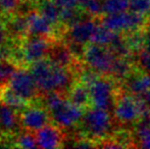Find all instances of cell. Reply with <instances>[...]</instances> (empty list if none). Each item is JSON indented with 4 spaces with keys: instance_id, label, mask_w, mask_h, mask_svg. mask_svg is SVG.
<instances>
[{
    "instance_id": "obj_32",
    "label": "cell",
    "mask_w": 150,
    "mask_h": 149,
    "mask_svg": "<svg viewBox=\"0 0 150 149\" xmlns=\"http://www.w3.org/2000/svg\"><path fill=\"white\" fill-rule=\"evenodd\" d=\"M145 49H147L150 52V29L147 27L146 31V38H145Z\"/></svg>"
},
{
    "instance_id": "obj_35",
    "label": "cell",
    "mask_w": 150,
    "mask_h": 149,
    "mask_svg": "<svg viewBox=\"0 0 150 149\" xmlns=\"http://www.w3.org/2000/svg\"><path fill=\"white\" fill-rule=\"evenodd\" d=\"M30 1L34 2V3H39V2H41L42 0H30Z\"/></svg>"
},
{
    "instance_id": "obj_6",
    "label": "cell",
    "mask_w": 150,
    "mask_h": 149,
    "mask_svg": "<svg viewBox=\"0 0 150 149\" xmlns=\"http://www.w3.org/2000/svg\"><path fill=\"white\" fill-rule=\"evenodd\" d=\"M148 16L137 13L132 10L122 11L117 13L103 14L99 22L106 28L117 33H127L130 31L139 30L147 28L148 26Z\"/></svg>"
},
{
    "instance_id": "obj_20",
    "label": "cell",
    "mask_w": 150,
    "mask_h": 149,
    "mask_svg": "<svg viewBox=\"0 0 150 149\" xmlns=\"http://www.w3.org/2000/svg\"><path fill=\"white\" fill-rule=\"evenodd\" d=\"M38 5V11L46 18L50 23L56 27L60 26V18L62 8L55 3L53 0H42Z\"/></svg>"
},
{
    "instance_id": "obj_26",
    "label": "cell",
    "mask_w": 150,
    "mask_h": 149,
    "mask_svg": "<svg viewBox=\"0 0 150 149\" xmlns=\"http://www.w3.org/2000/svg\"><path fill=\"white\" fill-rule=\"evenodd\" d=\"M35 132L25 130L24 132H20L14 140V146L22 148H35L38 147L37 139H36Z\"/></svg>"
},
{
    "instance_id": "obj_34",
    "label": "cell",
    "mask_w": 150,
    "mask_h": 149,
    "mask_svg": "<svg viewBox=\"0 0 150 149\" xmlns=\"http://www.w3.org/2000/svg\"><path fill=\"white\" fill-rule=\"evenodd\" d=\"M4 136V133H3V130L1 128V125H0V139H2V137Z\"/></svg>"
},
{
    "instance_id": "obj_7",
    "label": "cell",
    "mask_w": 150,
    "mask_h": 149,
    "mask_svg": "<svg viewBox=\"0 0 150 149\" xmlns=\"http://www.w3.org/2000/svg\"><path fill=\"white\" fill-rule=\"evenodd\" d=\"M117 55L108 46L90 42L86 45L83 60L90 68L103 76H109Z\"/></svg>"
},
{
    "instance_id": "obj_4",
    "label": "cell",
    "mask_w": 150,
    "mask_h": 149,
    "mask_svg": "<svg viewBox=\"0 0 150 149\" xmlns=\"http://www.w3.org/2000/svg\"><path fill=\"white\" fill-rule=\"evenodd\" d=\"M112 114L120 127L134 129L142 115L139 105V96L131 94L120 85L115 96Z\"/></svg>"
},
{
    "instance_id": "obj_22",
    "label": "cell",
    "mask_w": 150,
    "mask_h": 149,
    "mask_svg": "<svg viewBox=\"0 0 150 149\" xmlns=\"http://www.w3.org/2000/svg\"><path fill=\"white\" fill-rule=\"evenodd\" d=\"M146 31L147 28H144V29H139V30L130 31V32H127V33H122L127 43L130 46L132 51L134 52V54L145 47Z\"/></svg>"
},
{
    "instance_id": "obj_23",
    "label": "cell",
    "mask_w": 150,
    "mask_h": 149,
    "mask_svg": "<svg viewBox=\"0 0 150 149\" xmlns=\"http://www.w3.org/2000/svg\"><path fill=\"white\" fill-rule=\"evenodd\" d=\"M119 34L120 33L115 32V31L106 28L105 26H103V25H101L99 23V25L97 26L96 30L94 32L91 42L100 44V45L109 46L113 42V40L119 36Z\"/></svg>"
},
{
    "instance_id": "obj_2",
    "label": "cell",
    "mask_w": 150,
    "mask_h": 149,
    "mask_svg": "<svg viewBox=\"0 0 150 149\" xmlns=\"http://www.w3.org/2000/svg\"><path fill=\"white\" fill-rule=\"evenodd\" d=\"M120 128L112 112L102 108L91 106L85 110L83 119L78 129L85 137L99 144L109 138L115 130Z\"/></svg>"
},
{
    "instance_id": "obj_13",
    "label": "cell",
    "mask_w": 150,
    "mask_h": 149,
    "mask_svg": "<svg viewBox=\"0 0 150 149\" xmlns=\"http://www.w3.org/2000/svg\"><path fill=\"white\" fill-rule=\"evenodd\" d=\"M27 18L29 23V35L59 39L58 27L54 26L47 18H44L38 9L32 10Z\"/></svg>"
},
{
    "instance_id": "obj_18",
    "label": "cell",
    "mask_w": 150,
    "mask_h": 149,
    "mask_svg": "<svg viewBox=\"0 0 150 149\" xmlns=\"http://www.w3.org/2000/svg\"><path fill=\"white\" fill-rule=\"evenodd\" d=\"M137 68L134 57H120L117 56L111 68L110 77L113 78L117 83L122 84L126 81L129 77Z\"/></svg>"
},
{
    "instance_id": "obj_14",
    "label": "cell",
    "mask_w": 150,
    "mask_h": 149,
    "mask_svg": "<svg viewBox=\"0 0 150 149\" xmlns=\"http://www.w3.org/2000/svg\"><path fill=\"white\" fill-rule=\"evenodd\" d=\"M35 135L38 147L40 148H58L64 146V134L62 129L57 125L48 124L35 132Z\"/></svg>"
},
{
    "instance_id": "obj_24",
    "label": "cell",
    "mask_w": 150,
    "mask_h": 149,
    "mask_svg": "<svg viewBox=\"0 0 150 149\" xmlns=\"http://www.w3.org/2000/svg\"><path fill=\"white\" fill-rule=\"evenodd\" d=\"M21 68L16 61L7 58H0V88L8 85L16 71Z\"/></svg>"
},
{
    "instance_id": "obj_28",
    "label": "cell",
    "mask_w": 150,
    "mask_h": 149,
    "mask_svg": "<svg viewBox=\"0 0 150 149\" xmlns=\"http://www.w3.org/2000/svg\"><path fill=\"white\" fill-rule=\"evenodd\" d=\"M134 59L140 70L150 75V52L148 50L145 48L139 50L137 53H135Z\"/></svg>"
},
{
    "instance_id": "obj_36",
    "label": "cell",
    "mask_w": 150,
    "mask_h": 149,
    "mask_svg": "<svg viewBox=\"0 0 150 149\" xmlns=\"http://www.w3.org/2000/svg\"><path fill=\"white\" fill-rule=\"evenodd\" d=\"M148 28L150 29V16H149V20H148Z\"/></svg>"
},
{
    "instance_id": "obj_16",
    "label": "cell",
    "mask_w": 150,
    "mask_h": 149,
    "mask_svg": "<svg viewBox=\"0 0 150 149\" xmlns=\"http://www.w3.org/2000/svg\"><path fill=\"white\" fill-rule=\"evenodd\" d=\"M122 86L133 95L141 96L150 90V75L143 72L137 66L136 70L122 83Z\"/></svg>"
},
{
    "instance_id": "obj_11",
    "label": "cell",
    "mask_w": 150,
    "mask_h": 149,
    "mask_svg": "<svg viewBox=\"0 0 150 149\" xmlns=\"http://www.w3.org/2000/svg\"><path fill=\"white\" fill-rule=\"evenodd\" d=\"M20 119L22 128L32 132H37L52 121L49 110L42 106L25 107L20 112Z\"/></svg>"
},
{
    "instance_id": "obj_33",
    "label": "cell",
    "mask_w": 150,
    "mask_h": 149,
    "mask_svg": "<svg viewBox=\"0 0 150 149\" xmlns=\"http://www.w3.org/2000/svg\"><path fill=\"white\" fill-rule=\"evenodd\" d=\"M141 97L144 99V101L147 103V105L150 107V90H148L147 92H145L143 95H141Z\"/></svg>"
},
{
    "instance_id": "obj_19",
    "label": "cell",
    "mask_w": 150,
    "mask_h": 149,
    "mask_svg": "<svg viewBox=\"0 0 150 149\" xmlns=\"http://www.w3.org/2000/svg\"><path fill=\"white\" fill-rule=\"evenodd\" d=\"M67 98L74 104L85 110L93 106L92 101H91L89 87L79 81H76L73 87L71 88L69 94H67Z\"/></svg>"
},
{
    "instance_id": "obj_8",
    "label": "cell",
    "mask_w": 150,
    "mask_h": 149,
    "mask_svg": "<svg viewBox=\"0 0 150 149\" xmlns=\"http://www.w3.org/2000/svg\"><path fill=\"white\" fill-rule=\"evenodd\" d=\"M54 39L42 36L29 35L21 43L23 61L24 64H31L46 58L48 55L50 45Z\"/></svg>"
},
{
    "instance_id": "obj_15",
    "label": "cell",
    "mask_w": 150,
    "mask_h": 149,
    "mask_svg": "<svg viewBox=\"0 0 150 149\" xmlns=\"http://www.w3.org/2000/svg\"><path fill=\"white\" fill-rule=\"evenodd\" d=\"M10 40L22 42L29 36V23L27 16L16 13L2 20Z\"/></svg>"
},
{
    "instance_id": "obj_3",
    "label": "cell",
    "mask_w": 150,
    "mask_h": 149,
    "mask_svg": "<svg viewBox=\"0 0 150 149\" xmlns=\"http://www.w3.org/2000/svg\"><path fill=\"white\" fill-rule=\"evenodd\" d=\"M46 108L51 119L61 129L69 130L78 127L83 119L85 109L74 104L67 96L58 92H50L44 95Z\"/></svg>"
},
{
    "instance_id": "obj_1",
    "label": "cell",
    "mask_w": 150,
    "mask_h": 149,
    "mask_svg": "<svg viewBox=\"0 0 150 149\" xmlns=\"http://www.w3.org/2000/svg\"><path fill=\"white\" fill-rule=\"evenodd\" d=\"M30 72L40 94L43 96L50 92H58L67 96L71 88L77 81L73 70L57 66L48 58L32 64Z\"/></svg>"
},
{
    "instance_id": "obj_25",
    "label": "cell",
    "mask_w": 150,
    "mask_h": 149,
    "mask_svg": "<svg viewBox=\"0 0 150 149\" xmlns=\"http://www.w3.org/2000/svg\"><path fill=\"white\" fill-rule=\"evenodd\" d=\"M130 6V0H102L103 14L126 11Z\"/></svg>"
},
{
    "instance_id": "obj_9",
    "label": "cell",
    "mask_w": 150,
    "mask_h": 149,
    "mask_svg": "<svg viewBox=\"0 0 150 149\" xmlns=\"http://www.w3.org/2000/svg\"><path fill=\"white\" fill-rule=\"evenodd\" d=\"M8 85L18 95L28 102L34 101L41 95L31 72L23 66L16 71Z\"/></svg>"
},
{
    "instance_id": "obj_21",
    "label": "cell",
    "mask_w": 150,
    "mask_h": 149,
    "mask_svg": "<svg viewBox=\"0 0 150 149\" xmlns=\"http://www.w3.org/2000/svg\"><path fill=\"white\" fill-rule=\"evenodd\" d=\"M0 102L6 104V105L10 106V107L14 108L16 110L24 109L25 107H27V105L29 103L24 98L18 95L9 87V85H6L4 87L0 88Z\"/></svg>"
},
{
    "instance_id": "obj_12",
    "label": "cell",
    "mask_w": 150,
    "mask_h": 149,
    "mask_svg": "<svg viewBox=\"0 0 150 149\" xmlns=\"http://www.w3.org/2000/svg\"><path fill=\"white\" fill-rule=\"evenodd\" d=\"M47 58L57 66L71 68L73 71L79 62L83 61L75 57L67 43L63 39H54L52 41Z\"/></svg>"
},
{
    "instance_id": "obj_29",
    "label": "cell",
    "mask_w": 150,
    "mask_h": 149,
    "mask_svg": "<svg viewBox=\"0 0 150 149\" xmlns=\"http://www.w3.org/2000/svg\"><path fill=\"white\" fill-rule=\"evenodd\" d=\"M129 9L149 18L150 16V0H130Z\"/></svg>"
},
{
    "instance_id": "obj_5",
    "label": "cell",
    "mask_w": 150,
    "mask_h": 149,
    "mask_svg": "<svg viewBox=\"0 0 150 149\" xmlns=\"http://www.w3.org/2000/svg\"><path fill=\"white\" fill-rule=\"evenodd\" d=\"M120 85L110 76L101 75L89 86L92 105L113 112L115 96Z\"/></svg>"
},
{
    "instance_id": "obj_17",
    "label": "cell",
    "mask_w": 150,
    "mask_h": 149,
    "mask_svg": "<svg viewBox=\"0 0 150 149\" xmlns=\"http://www.w3.org/2000/svg\"><path fill=\"white\" fill-rule=\"evenodd\" d=\"M16 109L0 102V125L3 130L4 135H13L18 133L22 128L20 119V113L16 112Z\"/></svg>"
},
{
    "instance_id": "obj_31",
    "label": "cell",
    "mask_w": 150,
    "mask_h": 149,
    "mask_svg": "<svg viewBox=\"0 0 150 149\" xmlns=\"http://www.w3.org/2000/svg\"><path fill=\"white\" fill-rule=\"evenodd\" d=\"M7 33H6V29L4 26V23L2 20H0V47L2 45L6 43V40H7Z\"/></svg>"
},
{
    "instance_id": "obj_30",
    "label": "cell",
    "mask_w": 150,
    "mask_h": 149,
    "mask_svg": "<svg viewBox=\"0 0 150 149\" xmlns=\"http://www.w3.org/2000/svg\"><path fill=\"white\" fill-rule=\"evenodd\" d=\"M53 1L61 8H71L78 6V0H53Z\"/></svg>"
},
{
    "instance_id": "obj_10",
    "label": "cell",
    "mask_w": 150,
    "mask_h": 149,
    "mask_svg": "<svg viewBox=\"0 0 150 149\" xmlns=\"http://www.w3.org/2000/svg\"><path fill=\"white\" fill-rule=\"evenodd\" d=\"M99 23V18L87 16L79 23L69 27L63 34L62 39L87 45L92 41V37Z\"/></svg>"
},
{
    "instance_id": "obj_27",
    "label": "cell",
    "mask_w": 150,
    "mask_h": 149,
    "mask_svg": "<svg viewBox=\"0 0 150 149\" xmlns=\"http://www.w3.org/2000/svg\"><path fill=\"white\" fill-rule=\"evenodd\" d=\"M134 134L138 147L150 148V127L136 125L134 127Z\"/></svg>"
}]
</instances>
